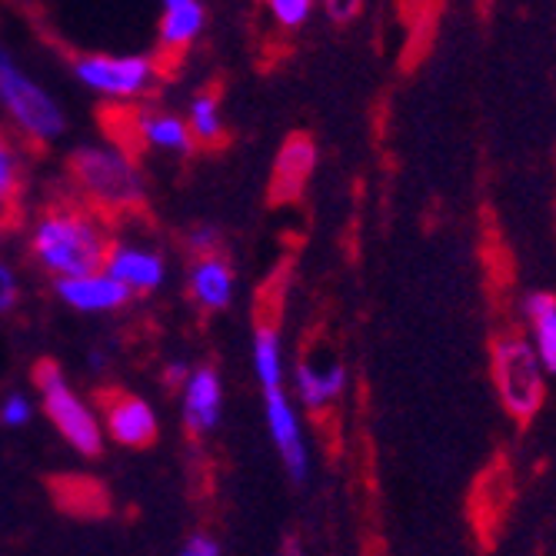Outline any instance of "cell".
I'll use <instances>...</instances> for the list:
<instances>
[{
  "instance_id": "1",
  "label": "cell",
  "mask_w": 556,
  "mask_h": 556,
  "mask_svg": "<svg viewBox=\"0 0 556 556\" xmlns=\"http://www.w3.org/2000/svg\"><path fill=\"white\" fill-rule=\"evenodd\" d=\"M111 250V227L97 211L64 200L43 207L27 233V254L50 280H74L104 270Z\"/></svg>"
},
{
  "instance_id": "11",
  "label": "cell",
  "mask_w": 556,
  "mask_h": 556,
  "mask_svg": "<svg viewBox=\"0 0 556 556\" xmlns=\"http://www.w3.org/2000/svg\"><path fill=\"white\" fill-rule=\"evenodd\" d=\"M130 137L137 147L143 150H154V154H164V157H193V137L184 124L180 114L174 111H164V108H140L134 111L130 117Z\"/></svg>"
},
{
  "instance_id": "25",
  "label": "cell",
  "mask_w": 556,
  "mask_h": 556,
  "mask_svg": "<svg viewBox=\"0 0 556 556\" xmlns=\"http://www.w3.org/2000/svg\"><path fill=\"white\" fill-rule=\"evenodd\" d=\"M177 556H220V540L214 533H190L184 540V546L177 549Z\"/></svg>"
},
{
  "instance_id": "10",
  "label": "cell",
  "mask_w": 556,
  "mask_h": 556,
  "mask_svg": "<svg viewBox=\"0 0 556 556\" xmlns=\"http://www.w3.org/2000/svg\"><path fill=\"white\" fill-rule=\"evenodd\" d=\"M180 396V420L187 433L211 437L224 420V377L214 364L190 367L187 380L177 387Z\"/></svg>"
},
{
  "instance_id": "8",
  "label": "cell",
  "mask_w": 556,
  "mask_h": 556,
  "mask_svg": "<svg viewBox=\"0 0 556 556\" xmlns=\"http://www.w3.org/2000/svg\"><path fill=\"white\" fill-rule=\"evenodd\" d=\"M100 427H104V437L114 440L117 446L127 450H147L154 446L161 437V417L154 410V403L147 396L127 393V390H114L100 403Z\"/></svg>"
},
{
  "instance_id": "14",
  "label": "cell",
  "mask_w": 556,
  "mask_h": 556,
  "mask_svg": "<svg viewBox=\"0 0 556 556\" xmlns=\"http://www.w3.org/2000/svg\"><path fill=\"white\" fill-rule=\"evenodd\" d=\"M187 293L200 311L224 314L237 296V270L224 254L200 257L187 270Z\"/></svg>"
},
{
  "instance_id": "15",
  "label": "cell",
  "mask_w": 556,
  "mask_h": 556,
  "mask_svg": "<svg viewBox=\"0 0 556 556\" xmlns=\"http://www.w3.org/2000/svg\"><path fill=\"white\" fill-rule=\"evenodd\" d=\"M293 390H296L293 403H300V407L311 414H324L346 390V367L337 361H330V364L300 361L293 370Z\"/></svg>"
},
{
  "instance_id": "20",
  "label": "cell",
  "mask_w": 556,
  "mask_h": 556,
  "mask_svg": "<svg viewBox=\"0 0 556 556\" xmlns=\"http://www.w3.org/2000/svg\"><path fill=\"white\" fill-rule=\"evenodd\" d=\"M527 314L536 327L540 340V361L546 370L556 374V296L553 293H533L527 296Z\"/></svg>"
},
{
  "instance_id": "19",
  "label": "cell",
  "mask_w": 556,
  "mask_h": 556,
  "mask_svg": "<svg viewBox=\"0 0 556 556\" xmlns=\"http://www.w3.org/2000/svg\"><path fill=\"white\" fill-rule=\"evenodd\" d=\"M21 187H24V157L14 137L0 127V224L14 214L21 200Z\"/></svg>"
},
{
  "instance_id": "6",
  "label": "cell",
  "mask_w": 556,
  "mask_h": 556,
  "mask_svg": "<svg viewBox=\"0 0 556 556\" xmlns=\"http://www.w3.org/2000/svg\"><path fill=\"white\" fill-rule=\"evenodd\" d=\"M493 377L507 407L520 424H527L543 403V380L533 350L523 340H500L493 346Z\"/></svg>"
},
{
  "instance_id": "18",
  "label": "cell",
  "mask_w": 556,
  "mask_h": 556,
  "mask_svg": "<svg viewBox=\"0 0 556 556\" xmlns=\"http://www.w3.org/2000/svg\"><path fill=\"white\" fill-rule=\"evenodd\" d=\"M250 361H254V377L261 390L287 387V357H283V340L274 324H261L254 330V346H250Z\"/></svg>"
},
{
  "instance_id": "17",
  "label": "cell",
  "mask_w": 556,
  "mask_h": 556,
  "mask_svg": "<svg viewBox=\"0 0 556 556\" xmlns=\"http://www.w3.org/2000/svg\"><path fill=\"white\" fill-rule=\"evenodd\" d=\"M184 124L197 147H217L227 140V117H224V100L217 90H197L187 104Z\"/></svg>"
},
{
  "instance_id": "9",
  "label": "cell",
  "mask_w": 556,
  "mask_h": 556,
  "mask_svg": "<svg viewBox=\"0 0 556 556\" xmlns=\"http://www.w3.org/2000/svg\"><path fill=\"white\" fill-rule=\"evenodd\" d=\"M104 274L130 296H150L167 283V257L147 240H111Z\"/></svg>"
},
{
  "instance_id": "26",
  "label": "cell",
  "mask_w": 556,
  "mask_h": 556,
  "mask_svg": "<svg viewBox=\"0 0 556 556\" xmlns=\"http://www.w3.org/2000/svg\"><path fill=\"white\" fill-rule=\"evenodd\" d=\"M324 11H327V17H330L333 24H346L350 17H357V14H361V4H357V0H327Z\"/></svg>"
},
{
  "instance_id": "16",
  "label": "cell",
  "mask_w": 556,
  "mask_h": 556,
  "mask_svg": "<svg viewBox=\"0 0 556 556\" xmlns=\"http://www.w3.org/2000/svg\"><path fill=\"white\" fill-rule=\"evenodd\" d=\"M317 167V147L311 137L293 134L274 161V180H270V193L277 200H296L307 187L311 174Z\"/></svg>"
},
{
  "instance_id": "3",
  "label": "cell",
  "mask_w": 556,
  "mask_h": 556,
  "mask_svg": "<svg viewBox=\"0 0 556 556\" xmlns=\"http://www.w3.org/2000/svg\"><path fill=\"white\" fill-rule=\"evenodd\" d=\"M0 111L30 143L43 147L67 134V111L58 93H50V87L37 80L4 43H0Z\"/></svg>"
},
{
  "instance_id": "23",
  "label": "cell",
  "mask_w": 556,
  "mask_h": 556,
  "mask_svg": "<svg viewBox=\"0 0 556 556\" xmlns=\"http://www.w3.org/2000/svg\"><path fill=\"white\" fill-rule=\"evenodd\" d=\"M184 243H187V250H190V257L200 261V257H214V254H220L224 237H220V230H217L214 224H197V227L187 230Z\"/></svg>"
},
{
  "instance_id": "24",
  "label": "cell",
  "mask_w": 556,
  "mask_h": 556,
  "mask_svg": "<svg viewBox=\"0 0 556 556\" xmlns=\"http://www.w3.org/2000/svg\"><path fill=\"white\" fill-rule=\"evenodd\" d=\"M17 303H21V274L8 257H0V317L14 314Z\"/></svg>"
},
{
  "instance_id": "2",
  "label": "cell",
  "mask_w": 556,
  "mask_h": 556,
  "mask_svg": "<svg viewBox=\"0 0 556 556\" xmlns=\"http://www.w3.org/2000/svg\"><path fill=\"white\" fill-rule=\"evenodd\" d=\"M71 180L84 207L104 214H130L147 200V180L137 157L117 140H93L71 150Z\"/></svg>"
},
{
  "instance_id": "7",
  "label": "cell",
  "mask_w": 556,
  "mask_h": 556,
  "mask_svg": "<svg viewBox=\"0 0 556 556\" xmlns=\"http://www.w3.org/2000/svg\"><path fill=\"white\" fill-rule=\"evenodd\" d=\"M264 420H267V437L277 450V457L287 470L290 480H307L311 473V446H307V430H303L300 410L287 387L264 390Z\"/></svg>"
},
{
  "instance_id": "21",
  "label": "cell",
  "mask_w": 556,
  "mask_h": 556,
  "mask_svg": "<svg viewBox=\"0 0 556 556\" xmlns=\"http://www.w3.org/2000/svg\"><path fill=\"white\" fill-rule=\"evenodd\" d=\"M317 4L314 0H270L267 4V14L274 17V24L280 30H300L307 27V21L314 17Z\"/></svg>"
},
{
  "instance_id": "27",
  "label": "cell",
  "mask_w": 556,
  "mask_h": 556,
  "mask_svg": "<svg viewBox=\"0 0 556 556\" xmlns=\"http://www.w3.org/2000/svg\"><path fill=\"white\" fill-rule=\"evenodd\" d=\"M187 374H190V364H184V361L167 364V383H170V387H180V383L187 380Z\"/></svg>"
},
{
  "instance_id": "22",
  "label": "cell",
  "mask_w": 556,
  "mask_h": 556,
  "mask_svg": "<svg viewBox=\"0 0 556 556\" xmlns=\"http://www.w3.org/2000/svg\"><path fill=\"white\" fill-rule=\"evenodd\" d=\"M34 414H37V403H34V396H27L24 390H11V393L0 396V424H4L8 430H24V427H30Z\"/></svg>"
},
{
  "instance_id": "12",
  "label": "cell",
  "mask_w": 556,
  "mask_h": 556,
  "mask_svg": "<svg viewBox=\"0 0 556 556\" xmlns=\"http://www.w3.org/2000/svg\"><path fill=\"white\" fill-rule=\"evenodd\" d=\"M54 293H58V300L64 303V307H71L74 314H84V317L117 314L134 300L104 270H93V274H84V277H74V280H58Z\"/></svg>"
},
{
  "instance_id": "5",
  "label": "cell",
  "mask_w": 556,
  "mask_h": 556,
  "mask_svg": "<svg viewBox=\"0 0 556 556\" xmlns=\"http://www.w3.org/2000/svg\"><path fill=\"white\" fill-rule=\"evenodd\" d=\"M161 61L154 54H108L87 50L74 58V77L84 90L111 104H140L161 84Z\"/></svg>"
},
{
  "instance_id": "4",
  "label": "cell",
  "mask_w": 556,
  "mask_h": 556,
  "mask_svg": "<svg viewBox=\"0 0 556 556\" xmlns=\"http://www.w3.org/2000/svg\"><path fill=\"white\" fill-rule=\"evenodd\" d=\"M34 387L40 393V410L61 433V440L80 453V457H100L108 437L100 427V414L90 400L80 396V390L67 380L61 364L54 361H40L34 370Z\"/></svg>"
},
{
  "instance_id": "13",
  "label": "cell",
  "mask_w": 556,
  "mask_h": 556,
  "mask_svg": "<svg viewBox=\"0 0 556 556\" xmlns=\"http://www.w3.org/2000/svg\"><path fill=\"white\" fill-rule=\"evenodd\" d=\"M211 21L207 4L200 0H164L157 14V54L180 58L204 37Z\"/></svg>"
},
{
  "instance_id": "29",
  "label": "cell",
  "mask_w": 556,
  "mask_h": 556,
  "mask_svg": "<svg viewBox=\"0 0 556 556\" xmlns=\"http://www.w3.org/2000/svg\"><path fill=\"white\" fill-rule=\"evenodd\" d=\"M283 556H303V553H300V540H296V536H287V540H283Z\"/></svg>"
},
{
  "instance_id": "28",
  "label": "cell",
  "mask_w": 556,
  "mask_h": 556,
  "mask_svg": "<svg viewBox=\"0 0 556 556\" xmlns=\"http://www.w3.org/2000/svg\"><path fill=\"white\" fill-rule=\"evenodd\" d=\"M87 364H90V370H104V364H108V357L100 350H90V357H87Z\"/></svg>"
}]
</instances>
